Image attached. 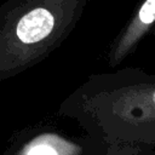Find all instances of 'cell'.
<instances>
[{
	"mask_svg": "<svg viewBox=\"0 0 155 155\" xmlns=\"http://www.w3.org/2000/svg\"><path fill=\"white\" fill-rule=\"evenodd\" d=\"M88 0H30L10 39L0 44V80L44 58L75 28Z\"/></svg>",
	"mask_w": 155,
	"mask_h": 155,
	"instance_id": "6da1fadb",
	"label": "cell"
},
{
	"mask_svg": "<svg viewBox=\"0 0 155 155\" xmlns=\"http://www.w3.org/2000/svg\"><path fill=\"white\" fill-rule=\"evenodd\" d=\"M149 34H155V0H142L110 45V67L120 64Z\"/></svg>",
	"mask_w": 155,
	"mask_h": 155,
	"instance_id": "7a4b0ae2",
	"label": "cell"
},
{
	"mask_svg": "<svg viewBox=\"0 0 155 155\" xmlns=\"http://www.w3.org/2000/svg\"><path fill=\"white\" fill-rule=\"evenodd\" d=\"M80 148L68 139L53 134L44 133L33 137L23 143L11 155H79Z\"/></svg>",
	"mask_w": 155,
	"mask_h": 155,
	"instance_id": "3957f363",
	"label": "cell"
}]
</instances>
